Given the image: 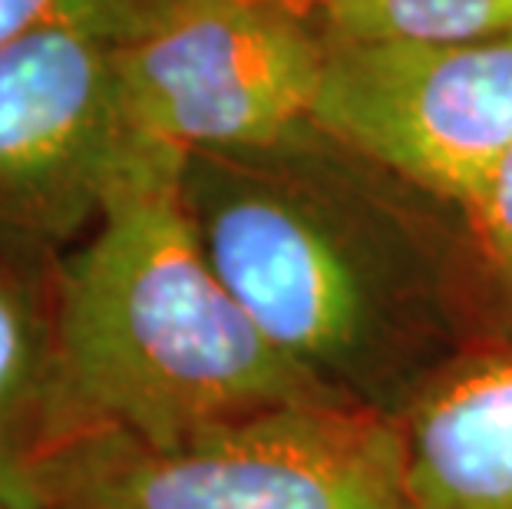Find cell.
Instances as JSON below:
<instances>
[{
    "label": "cell",
    "mask_w": 512,
    "mask_h": 509,
    "mask_svg": "<svg viewBox=\"0 0 512 509\" xmlns=\"http://www.w3.org/2000/svg\"><path fill=\"white\" fill-rule=\"evenodd\" d=\"M397 433L410 509H512V348L453 364Z\"/></svg>",
    "instance_id": "cell-8"
},
{
    "label": "cell",
    "mask_w": 512,
    "mask_h": 509,
    "mask_svg": "<svg viewBox=\"0 0 512 509\" xmlns=\"http://www.w3.org/2000/svg\"><path fill=\"white\" fill-rule=\"evenodd\" d=\"M341 43L483 40L512 34V0H301Z\"/></svg>",
    "instance_id": "cell-9"
},
{
    "label": "cell",
    "mask_w": 512,
    "mask_h": 509,
    "mask_svg": "<svg viewBox=\"0 0 512 509\" xmlns=\"http://www.w3.org/2000/svg\"><path fill=\"white\" fill-rule=\"evenodd\" d=\"M40 509H410L397 424L294 404L179 447L86 433L40 473Z\"/></svg>",
    "instance_id": "cell-3"
},
{
    "label": "cell",
    "mask_w": 512,
    "mask_h": 509,
    "mask_svg": "<svg viewBox=\"0 0 512 509\" xmlns=\"http://www.w3.org/2000/svg\"><path fill=\"white\" fill-rule=\"evenodd\" d=\"M179 166L182 153L143 136L90 235L60 258L70 440L116 433L179 447L265 410L328 404L215 275L185 215Z\"/></svg>",
    "instance_id": "cell-2"
},
{
    "label": "cell",
    "mask_w": 512,
    "mask_h": 509,
    "mask_svg": "<svg viewBox=\"0 0 512 509\" xmlns=\"http://www.w3.org/2000/svg\"><path fill=\"white\" fill-rule=\"evenodd\" d=\"M0 509H4V506H0Z\"/></svg>",
    "instance_id": "cell-12"
},
{
    "label": "cell",
    "mask_w": 512,
    "mask_h": 509,
    "mask_svg": "<svg viewBox=\"0 0 512 509\" xmlns=\"http://www.w3.org/2000/svg\"><path fill=\"white\" fill-rule=\"evenodd\" d=\"M143 7V0H0V50L37 30L60 24L96 27L123 37Z\"/></svg>",
    "instance_id": "cell-11"
},
{
    "label": "cell",
    "mask_w": 512,
    "mask_h": 509,
    "mask_svg": "<svg viewBox=\"0 0 512 509\" xmlns=\"http://www.w3.org/2000/svg\"><path fill=\"white\" fill-rule=\"evenodd\" d=\"M139 143L116 37L60 24L0 50V235L70 252Z\"/></svg>",
    "instance_id": "cell-6"
},
{
    "label": "cell",
    "mask_w": 512,
    "mask_h": 509,
    "mask_svg": "<svg viewBox=\"0 0 512 509\" xmlns=\"http://www.w3.org/2000/svg\"><path fill=\"white\" fill-rule=\"evenodd\" d=\"M463 215L483 275L493 338L512 348V149Z\"/></svg>",
    "instance_id": "cell-10"
},
{
    "label": "cell",
    "mask_w": 512,
    "mask_h": 509,
    "mask_svg": "<svg viewBox=\"0 0 512 509\" xmlns=\"http://www.w3.org/2000/svg\"><path fill=\"white\" fill-rule=\"evenodd\" d=\"M311 123L466 212L512 149V34L328 40Z\"/></svg>",
    "instance_id": "cell-5"
},
{
    "label": "cell",
    "mask_w": 512,
    "mask_h": 509,
    "mask_svg": "<svg viewBox=\"0 0 512 509\" xmlns=\"http://www.w3.org/2000/svg\"><path fill=\"white\" fill-rule=\"evenodd\" d=\"M60 252L0 235V506L40 509V473L70 443L60 381Z\"/></svg>",
    "instance_id": "cell-7"
},
{
    "label": "cell",
    "mask_w": 512,
    "mask_h": 509,
    "mask_svg": "<svg viewBox=\"0 0 512 509\" xmlns=\"http://www.w3.org/2000/svg\"><path fill=\"white\" fill-rule=\"evenodd\" d=\"M328 37L301 0H143L116 40L136 133L176 153H242L311 126Z\"/></svg>",
    "instance_id": "cell-4"
},
{
    "label": "cell",
    "mask_w": 512,
    "mask_h": 509,
    "mask_svg": "<svg viewBox=\"0 0 512 509\" xmlns=\"http://www.w3.org/2000/svg\"><path fill=\"white\" fill-rule=\"evenodd\" d=\"M182 205L258 334L328 404L397 420L496 344L466 215L318 126L182 153Z\"/></svg>",
    "instance_id": "cell-1"
}]
</instances>
